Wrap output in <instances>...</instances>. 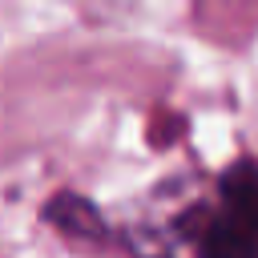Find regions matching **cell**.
<instances>
[{
    "label": "cell",
    "instance_id": "cell-2",
    "mask_svg": "<svg viewBox=\"0 0 258 258\" xmlns=\"http://www.w3.org/2000/svg\"><path fill=\"white\" fill-rule=\"evenodd\" d=\"M52 222H56V230H64V234H77V238H85V242H97V238H109V226L97 218V210L89 206V202H81V198H73V194H64V198H56L48 210H44Z\"/></svg>",
    "mask_w": 258,
    "mask_h": 258
},
{
    "label": "cell",
    "instance_id": "cell-1",
    "mask_svg": "<svg viewBox=\"0 0 258 258\" xmlns=\"http://www.w3.org/2000/svg\"><path fill=\"white\" fill-rule=\"evenodd\" d=\"M173 246L185 258H258V161L226 165L214 185L185 202L169 222Z\"/></svg>",
    "mask_w": 258,
    "mask_h": 258
}]
</instances>
